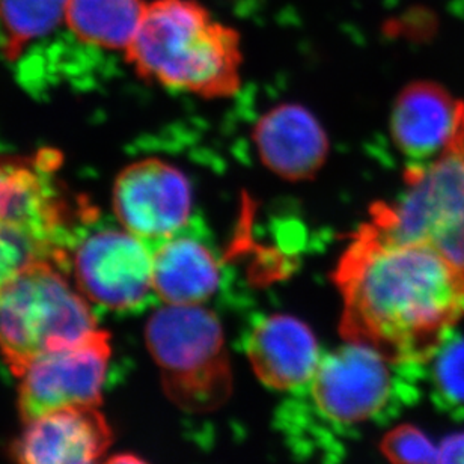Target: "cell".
<instances>
[{"mask_svg": "<svg viewBox=\"0 0 464 464\" xmlns=\"http://www.w3.org/2000/svg\"><path fill=\"white\" fill-rule=\"evenodd\" d=\"M341 335L389 363L429 361L464 317V277L434 246L372 222L353 236L334 272Z\"/></svg>", "mask_w": 464, "mask_h": 464, "instance_id": "6da1fadb", "label": "cell"}, {"mask_svg": "<svg viewBox=\"0 0 464 464\" xmlns=\"http://www.w3.org/2000/svg\"><path fill=\"white\" fill-rule=\"evenodd\" d=\"M127 63L145 81L202 99L240 91V35L197 0H154L129 49Z\"/></svg>", "mask_w": 464, "mask_h": 464, "instance_id": "7a4b0ae2", "label": "cell"}, {"mask_svg": "<svg viewBox=\"0 0 464 464\" xmlns=\"http://www.w3.org/2000/svg\"><path fill=\"white\" fill-rule=\"evenodd\" d=\"M53 150L0 157V286L36 263L70 264L72 238L86 215L58 179Z\"/></svg>", "mask_w": 464, "mask_h": 464, "instance_id": "3957f363", "label": "cell"}, {"mask_svg": "<svg viewBox=\"0 0 464 464\" xmlns=\"http://www.w3.org/2000/svg\"><path fill=\"white\" fill-rule=\"evenodd\" d=\"M145 341L163 391L188 413H210L228 401L232 370L219 318L202 304H165L152 314Z\"/></svg>", "mask_w": 464, "mask_h": 464, "instance_id": "277c9868", "label": "cell"}, {"mask_svg": "<svg viewBox=\"0 0 464 464\" xmlns=\"http://www.w3.org/2000/svg\"><path fill=\"white\" fill-rule=\"evenodd\" d=\"M97 329L88 299L59 264H34L0 286V352L17 377L36 357Z\"/></svg>", "mask_w": 464, "mask_h": 464, "instance_id": "5b68a950", "label": "cell"}, {"mask_svg": "<svg viewBox=\"0 0 464 464\" xmlns=\"http://www.w3.org/2000/svg\"><path fill=\"white\" fill-rule=\"evenodd\" d=\"M406 192L371 210V222L404 240L434 246L464 277V151L409 166Z\"/></svg>", "mask_w": 464, "mask_h": 464, "instance_id": "8992f818", "label": "cell"}, {"mask_svg": "<svg viewBox=\"0 0 464 464\" xmlns=\"http://www.w3.org/2000/svg\"><path fill=\"white\" fill-rule=\"evenodd\" d=\"M111 354V336L97 329L74 344L34 359L18 375L23 422L68 407H99Z\"/></svg>", "mask_w": 464, "mask_h": 464, "instance_id": "52a82bcc", "label": "cell"}, {"mask_svg": "<svg viewBox=\"0 0 464 464\" xmlns=\"http://www.w3.org/2000/svg\"><path fill=\"white\" fill-rule=\"evenodd\" d=\"M70 264L82 295L104 308H138L152 291V249L127 229H102L72 247Z\"/></svg>", "mask_w": 464, "mask_h": 464, "instance_id": "ba28073f", "label": "cell"}, {"mask_svg": "<svg viewBox=\"0 0 464 464\" xmlns=\"http://www.w3.org/2000/svg\"><path fill=\"white\" fill-rule=\"evenodd\" d=\"M192 207V186L188 177L168 161L143 159L116 177V218L122 228L150 246L188 228Z\"/></svg>", "mask_w": 464, "mask_h": 464, "instance_id": "9c48e42d", "label": "cell"}, {"mask_svg": "<svg viewBox=\"0 0 464 464\" xmlns=\"http://www.w3.org/2000/svg\"><path fill=\"white\" fill-rule=\"evenodd\" d=\"M388 363L374 350L352 343L323 357L309 383L320 413L344 425L379 415L391 397Z\"/></svg>", "mask_w": 464, "mask_h": 464, "instance_id": "30bf717a", "label": "cell"}, {"mask_svg": "<svg viewBox=\"0 0 464 464\" xmlns=\"http://www.w3.org/2000/svg\"><path fill=\"white\" fill-rule=\"evenodd\" d=\"M391 138L409 166L464 151V102L436 82L416 81L398 94Z\"/></svg>", "mask_w": 464, "mask_h": 464, "instance_id": "8fae6325", "label": "cell"}, {"mask_svg": "<svg viewBox=\"0 0 464 464\" xmlns=\"http://www.w3.org/2000/svg\"><path fill=\"white\" fill-rule=\"evenodd\" d=\"M24 425L14 464H100L112 445V430L97 407L50 411Z\"/></svg>", "mask_w": 464, "mask_h": 464, "instance_id": "7c38bea8", "label": "cell"}, {"mask_svg": "<svg viewBox=\"0 0 464 464\" xmlns=\"http://www.w3.org/2000/svg\"><path fill=\"white\" fill-rule=\"evenodd\" d=\"M246 354L255 375L276 391L311 383L323 359L311 327L286 314L259 318L246 340Z\"/></svg>", "mask_w": 464, "mask_h": 464, "instance_id": "4fadbf2b", "label": "cell"}, {"mask_svg": "<svg viewBox=\"0 0 464 464\" xmlns=\"http://www.w3.org/2000/svg\"><path fill=\"white\" fill-rule=\"evenodd\" d=\"M258 156L267 169L288 181L313 179L329 156V139L317 118L299 104H279L254 130Z\"/></svg>", "mask_w": 464, "mask_h": 464, "instance_id": "5bb4252c", "label": "cell"}, {"mask_svg": "<svg viewBox=\"0 0 464 464\" xmlns=\"http://www.w3.org/2000/svg\"><path fill=\"white\" fill-rule=\"evenodd\" d=\"M152 249V291L165 304H204L219 291L224 268L213 246L184 228Z\"/></svg>", "mask_w": 464, "mask_h": 464, "instance_id": "9a60e30c", "label": "cell"}, {"mask_svg": "<svg viewBox=\"0 0 464 464\" xmlns=\"http://www.w3.org/2000/svg\"><path fill=\"white\" fill-rule=\"evenodd\" d=\"M145 0H68V27L86 44L129 49L147 9Z\"/></svg>", "mask_w": 464, "mask_h": 464, "instance_id": "2e32d148", "label": "cell"}, {"mask_svg": "<svg viewBox=\"0 0 464 464\" xmlns=\"http://www.w3.org/2000/svg\"><path fill=\"white\" fill-rule=\"evenodd\" d=\"M68 0H0V26L5 54L17 58L32 41L59 26L67 13Z\"/></svg>", "mask_w": 464, "mask_h": 464, "instance_id": "e0dca14e", "label": "cell"}, {"mask_svg": "<svg viewBox=\"0 0 464 464\" xmlns=\"http://www.w3.org/2000/svg\"><path fill=\"white\" fill-rule=\"evenodd\" d=\"M380 451L391 464H438L439 447L418 427L398 425L380 442Z\"/></svg>", "mask_w": 464, "mask_h": 464, "instance_id": "ac0fdd59", "label": "cell"}, {"mask_svg": "<svg viewBox=\"0 0 464 464\" xmlns=\"http://www.w3.org/2000/svg\"><path fill=\"white\" fill-rule=\"evenodd\" d=\"M434 356V384L440 397L464 406V338L443 344Z\"/></svg>", "mask_w": 464, "mask_h": 464, "instance_id": "d6986e66", "label": "cell"}, {"mask_svg": "<svg viewBox=\"0 0 464 464\" xmlns=\"http://www.w3.org/2000/svg\"><path fill=\"white\" fill-rule=\"evenodd\" d=\"M438 464H464V431L443 439L439 447Z\"/></svg>", "mask_w": 464, "mask_h": 464, "instance_id": "ffe728a7", "label": "cell"}, {"mask_svg": "<svg viewBox=\"0 0 464 464\" xmlns=\"http://www.w3.org/2000/svg\"><path fill=\"white\" fill-rule=\"evenodd\" d=\"M102 464H148L147 461L142 460L140 457L133 456V454H118V456L109 459Z\"/></svg>", "mask_w": 464, "mask_h": 464, "instance_id": "44dd1931", "label": "cell"}]
</instances>
